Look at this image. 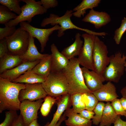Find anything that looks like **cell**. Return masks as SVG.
<instances>
[{
  "mask_svg": "<svg viewBox=\"0 0 126 126\" xmlns=\"http://www.w3.org/2000/svg\"><path fill=\"white\" fill-rule=\"evenodd\" d=\"M25 88V84L16 83L0 77V112L6 110H19L21 102L20 91Z\"/></svg>",
  "mask_w": 126,
  "mask_h": 126,
  "instance_id": "obj_1",
  "label": "cell"
},
{
  "mask_svg": "<svg viewBox=\"0 0 126 126\" xmlns=\"http://www.w3.org/2000/svg\"><path fill=\"white\" fill-rule=\"evenodd\" d=\"M80 64L77 58L69 60L67 66L62 71L65 77L70 95L76 93H92L85 84Z\"/></svg>",
  "mask_w": 126,
  "mask_h": 126,
  "instance_id": "obj_2",
  "label": "cell"
},
{
  "mask_svg": "<svg viewBox=\"0 0 126 126\" xmlns=\"http://www.w3.org/2000/svg\"><path fill=\"white\" fill-rule=\"evenodd\" d=\"M73 11L67 10L63 16L59 17L54 14H50L48 18H44L40 24L41 26L45 27L50 24L54 26L56 24L59 25L61 29L58 30L57 36L59 37H62L64 34V32L70 29H77L85 32L86 33L96 36L102 37L104 35L103 32H97L89 30L79 27L75 25L72 21L71 17L73 15Z\"/></svg>",
  "mask_w": 126,
  "mask_h": 126,
  "instance_id": "obj_3",
  "label": "cell"
},
{
  "mask_svg": "<svg viewBox=\"0 0 126 126\" xmlns=\"http://www.w3.org/2000/svg\"><path fill=\"white\" fill-rule=\"evenodd\" d=\"M42 84L47 95L52 97L56 98L69 94V85L62 72H51Z\"/></svg>",
  "mask_w": 126,
  "mask_h": 126,
  "instance_id": "obj_4",
  "label": "cell"
},
{
  "mask_svg": "<svg viewBox=\"0 0 126 126\" xmlns=\"http://www.w3.org/2000/svg\"><path fill=\"white\" fill-rule=\"evenodd\" d=\"M109 57V63L105 68L103 76L105 81L117 83L125 71L126 53L122 54L119 51Z\"/></svg>",
  "mask_w": 126,
  "mask_h": 126,
  "instance_id": "obj_5",
  "label": "cell"
},
{
  "mask_svg": "<svg viewBox=\"0 0 126 126\" xmlns=\"http://www.w3.org/2000/svg\"><path fill=\"white\" fill-rule=\"evenodd\" d=\"M25 4L21 7V13L15 19L9 21L5 25L8 26H16L22 21H27L30 23L35 16L42 15L46 13L47 10L42 6L40 1L35 0H21Z\"/></svg>",
  "mask_w": 126,
  "mask_h": 126,
  "instance_id": "obj_6",
  "label": "cell"
},
{
  "mask_svg": "<svg viewBox=\"0 0 126 126\" xmlns=\"http://www.w3.org/2000/svg\"><path fill=\"white\" fill-rule=\"evenodd\" d=\"M29 33L20 27L17 29L11 36L5 38L8 52L20 56L27 50L29 44Z\"/></svg>",
  "mask_w": 126,
  "mask_h": 126,
  "instance_id": "obj_7",
  "label": "cell"
},
{
  "mask_svg": "<svg viewBox=\"0 0 126 126\" xmlns=\"http://www.w3.org/2000/svg\"><path fill=\"white\" fill-rule=\"evenodd\" d=\"M108 53L106 45L96 36L92 56L93 70L101 76L109 63Z\"/></svg>",
  "mask_w": 126,
  "mask_h": 126,
  "instance_id": "obj_8",
  "label": "cell"
},
{
  "mask_svg": "<svg viewBox=\"0 0 126 126\" xmlns=\"http://www.w3.org/2000/svg\"><path fill=\"white\" fill-rule=\"evenodd\" d=\"M96 36L86 33L82 34L84 42L77 58L80 65L91 70H93L92 56Z\"/></svg>",
  "mask_w": 126,
  "mask_h": 126,
  "instance_id": "obj_9",
  "label": "cell"
},
{
  "mask_svg": "<svg viewBox=\"0 0 126 126\" xmlns=\"http://www.w3.org/2000/svg\"><path fill=\"white\" fill-rule=\"evenodd\" d=\"M20 27L28 32L30 36L37 38L41 45V52H43L46 47L49 36L55 30H59L61 28L58 24L49 28L42 29L36 28L26 21H22L19 24Z\"/></svg>",
  "mask_w": 126,
  "mask_h": 126,
  "instance_id": "obj_10",
  "label": "cell"
},
{
  "mask_svg": "<svg viewBox=\"0 0 126 126\" xmlns=\"http://www.w3.org/2000/svg\"><path fill=\"white\" fill-rule=\"evenodd\" d=\"M44 101V99H41L33 101L25 100L21 102L19 110L24 126H28L33 121L37 119L38 111Z\"/></svg>",
  "mask_w": 126,
  "mask_h": 126,
  "instance_id": "obj_11",
  "label": "cell"
},
{
  "mask_svg": "<svg viewBox=\"0 0 126 126\" xmlns=\"http://www.w3.org/2000/svg\"><path fill=\"white\" fill-rule=\"evenodd\" d=\"M25 84V88L20 91L19 94L21 102L25 100L35 101L44 99L47 95L42 83Z\"/></svg>",
  "mask_w": 126,
  "mask_h": 126,
  "instance_id": "obj_12",
  "label": "cell"
},
{
  "mask_svg": "<svg viewBox=\"0 0 126 126\" xmlns=\"http://www.w3.org/2000/svg\"><path fill=\"white\" fill-rule=\"evenodd\" d=\"M81 68L86 85L91 91H96L102 86L105 81L103 76L86 68Z\"/></svg>",
  "mask_w": 126,
  "mask_h": 126,
  "instance_id": "obj_13",
  "label": "cell"
},
{
  "mask_svg": "<svg viewBox=\"0 0 126 126\" xmlns=\"http://www.w3.org/2000/svg\"><path fill=\"white\" fill-rule=\"evenodd\" d=\"M40 60L23 62L14 68L0 74V77L12 82L26 72L33 68Z\"/></svg>",
  "mask_w": 126,
  "mask_h": 126,
  "instance_id": "obj_14",
  "label": "cell"
},
{
  "mask_svg": "<svg viewBox=\"0 0 126 126\" xmlns=\"http://www.w3.org/2000/svg\"><path fill=\"white\" fill-rule=\"evenodd\" d=\"M110 16L105 12H99L93 9L91 10L82 20L85 22L93 24L95 28L98 29L105 26L111 21Z\"/></svg>",
  "mask_w": 126,
  "mask_h": 126,
  "instance_id": "obj_15",
  "label": "cell"
},
{
  "mask_svg": "<svg viewBox=\"0 0 126 126\" xmlns=\"http://www.w3.org/2000/svg\"><path fill=\"white\" fill-rule=\"evenodd\" d=\"M51 72H62L68 65L69 60L60 52L54 44L51 46Z\"/></svg>",
  "mask_w": 126,
  "mask_h": 126,
  "instance_id": "obj_16",
  "label": "cell"
},
{
  "mask_svg": "<svg viewBox=\"0 0 126 126\" xmlns=\"http://www.w3.org/2000/svg\"><path fill=\"white\" fill-rule=\"evenodd\" d=\"M92 93L98 101L101 102H111L118 97L116 92V87L110 81H108L101 88L93 92Z\"/></svg>",
  "mask_w": 126,
  "mask_h": 126,
  "instance_id": "obj_17",
  "label": "cell"
},
{
  "mask_svg": "<svg viewBox=\"0 0 126 126\" xmlns=\"http://www.w3.org/2000/svg\"><path fill=\"white\" fill-rule=\"evenodd\" d=\"M56 98L57 109L48 126H54L59 120L63 113L72 105L70 95L69 93Z\"/></svg>",
  "mask_w": 126,
  "mask_h": 126,
  "instance_id": "obj_18",
  "label": "cell"
},
{
  "mask_svg": "<svg viewBox=\"0 0 126 126\" xmlns=\"http://www.w3.org/2000/svg\"><path fill=\"white\" fill-rule=\"evenodd\" d=\"M34 41V38L30 35L28 49L25 52L20 56L23 62L40 60L49 55L40 53L35 44Z\"/></svg>",
  "mask_w": 126,
  "mask_h": 126,
  "instance_id": "obj_19",
  "label": "cell"
},
{
  "mask_svg": "<svg viewBox=\"0 0 126 126\" xmlns=\"http://www.w3.org/2000/svg\"><path fill=\"white\" fill-rule=\"evenodd\" d=\"M64 113L68 117L65 120L67 126H91L92 122L91 120L86 119L79 113L74 112L70 108L66 110Z\"/></svg>",
  "mask_w": 126,
  "mask_h": 126,
  "instance_id": "obj_20",
  "label": "cell"
},
{
  "mask_svg": "<svg viewBox=\"0 0 126 126\" xmlns=\"http://www.w3.org/2000/svg\"><path fill=\"white\" fill-rule=\"evenodd\" d=\"M51 54L41 60L33 68L26 72L35 74L47 78L51 72Z\"/></svg>",
  "mask_w": 126,
  "mask_h": 126,
  "instance_id": "obj_21",
  "label": "cell"
},
{
  "mask_svg": "<svg viewBox=\"0 0 126 126\" xmlns=\"http://www.w3.org/2000/svg\"><path fill=\"white\" fill-rule=\"evenodd\" d=\"M23 62L20 56L8 53L0 59V74L14 68Z\"/></svg>",
  "mask_w": 126,
  "mask_h": 126,
  "instance_id": "obj_22",
  "label": "cell"
},
{
  "mask_svg": "<svg viewBox=\"0 0 126 126\" xmlns=\"http://www.w3.org/2000/svg\"><path fill=\"white\" fill-rule=\"evenodd\" d=\"M81 35L79 33H76L74 42L65 48L61 53L70 60L78 56L83 46L84 42L81 38Z\"/></svg>",
  "mask_w": 126,
  "mask_h": 126,
  "instance_id": "obj_23",
  "label": "cell"
},
{
  "mask_svg": "<svg viewBox=\"0 0 126 126\" xmlns=\"http://www.w3.org/2000/svg\"><path fill=\"white\" fill-rule=\"evenodd\" d=\"M118 115L115 113L110 102L105 104L99 126H111L115 122Z\"/></svg>",
  "mask_w": 126,
  "mask_h": 126,
  "instance_id": "obj_24",
  "label": "cell"
},
{
  "mask_svg": "<svg viewBox=\"0 0 126 126\" xmlns=\"http://www.w3.org/2000/svg\"><path fill=\"white\" fill-rule=\"evenodd\" d=\"M101 1L100 0H83L73 9V15L77 18L84 16L87 10L97 7Z\"/></svg>",
  "mask_w": 126,
  "mask_h": 126,
  "instance_id": "obj_25",
  "label": "cell"
},
{
  "mask_svg": "<svg viewBox=\"0 0 126 126\" xmlns=\"http://www.w3.org/2000/svg\"><path fill=\"white\" fill-rule=\"evenodd\" d=\"M46 78L35 74L25 72L12 82L28 84H42L45 81Z\"/></svg>",
  "mask_w": 126,
  "mask_h": 126,
  "instance_id": "obj_26",
  "label": "cell"
},
{
  "mask_svg": "<svg viewBox=\"0 0 126 126\" xmlns=\"http://www.w3.org/2000/svg\"><path fill=\"white\" fill-rule=\"evenodd\" d=\"M82 94L76 93L70 95L72 108L75 112L79 113L82 110L85 109V104L82 101Z\"/></svg>",
  "mask_w": 126,
  "mask_h": 126,
  "instance_id": "obj_27",
  "label": "cell"
},
{
  "mask_svg": "<svg viewBox=\"0 0 126 126\" xmlns=\"http://www.w3.org/2000/svg\"><path fill=\"white\" fill-rule=\"evenodd\" d=\"M17 16L7 7L0 5V24L4 25L9 21L15 19Z\"/></svg>",
  "mask_w": 126,
  "mask_h": 126,
  "instance_id": "obj_28",
  "label": "cell"
},
{
  "mask_svg": "<svg viewBox=\"0 0 126 126\" xmlns=\"http://www.w3.org/2000/svg\"><path fill=\"white\" fill-rule=\"evenodd\" d=\"M81 98L85 104V109L90 111H93L98 101L93 93L82 94Z\"/></svg>",
  "mask_w": 126,
  "mask_h": 126,
  "instance_id": "obj_29",
  "label": "cell"
},
{
  "mask_svg": "<svg viewBox=\"0 0 126 126\" xmlns=\"http://www.w3.org/2000/svg\"><path fill=\"white\" fill-rule=\"evenodd\" d=\"M56 98L48 95L44 99L40 108L41 113L43 116L46 117L48 115L53 106L56 102Z\"/></svg>",
  "mask_w": 126,
  "mask_h": 126,
  "instance_id": "obj_30",
  "label": "cell"
},
{
  "mask_svg": "<svg viewBox=\"0 0 126 126\" xmlns=\"http://www.w3.org/2000/svg\"><path fill=\"white\" fill-rule=\"evenodd\" d=\"M20 0H0L1 5L5 6L15 13L19 15L21 11Z\"/></svg>",
  "mask_w": 126,
  "mask_h": 126,
  "instance_id": "obj_31",
  "label": "cell"
},
{
  "mask_svg": "<svg viewBox=\"0 0 126 126\" xmlns=\"http://www.w3.org/2000/svg\"><path fill=\"white\" fill-rule=\"evenodd\" d=\"M105 104L103 102H98L93 110L94 115L92 120L93 124L98 125L100 123L102 116Z\"/></svg>",
  "mask_w": 126,
  "mask_h": 126,
  "instance_id": "obj_32",
  "label": "cell"
},
{
  "mask_svg": "<svg viewBox=\"0 0 126 126\" xmlns=\"http://www.w3.org/2000/svg\"><path fill=\"white\" fill-rule=\"evenodd\" d=\"M126 31V18L124 17L121 21L120 26L115 31L113 37L116 43L119 45L124 33Z\"/></svg>",
  "mask_w": 126,
  "mask_h": 126,
  "instance_id": "obj_33",
  "label": "cell"
},
{
  "mask_svg": "<svg viewBox=\"0 0 126 126\" xmlns=\"http://www.w3.org/2000/svg\"><path fill=\"white\" fill-rule=\"evenodd\" d=\"M5 118L0 126H12L18 117L16 111L9 110L5 112Z\"/></svg>",
  "mask_w": 126,
  "mask_h": 126,
  "instance_id": "obj_34",
  "label": "cell"
},
{
  "mask_svg": "<svg viewBox=\"0 0 126 126\" xmlns=\"http://www.w3.org/2000/svg\"><path fill=\"white\" fill-rule=\"evenodd\" d=\"M111 105L116 114L118 115L124 116L126 118V112L123 108L120 102V99L117 98L112 101Z\"/></svg>",
  "mask_w": 126,
  "mask_h": 126,
  "instance_id": "obj_35",
  "label": "cell"
},
{
  "mask_svg": "<svg viewBox=\"0 0 126 126\" xmlns=\"http://www.w3.org/2000/svg\"><path fill=\"white\" fill-rule=\"evenodd\" d=\"M4 28H0V40L12 35L16 30L15 26H8L5 25Z\"/></svg>",
  "mask_w": 126,
  "mask_h": 126,
  "instance_id": "obj_36",
  "label": "cell"
},
{
  "mask_svg": "<svg viewBox=\"0 0 126 126\" xmlns=\"http://www.w3.org/2000/svg\"><path fill=\"white\" fill-rule=\"evenodd\" d=\"M42 6L45 9L54 8L58 4V2L56 0H40Z\"/></svg>",
  "mask_w": 126,
  "mask_h": 126,
  "instance_id": "obj_37",
  "label": "cell"
},
{
  "mask_svg": "<svg viewBox=\"0 0 126 126\" xmlns=\"http://www.w3.org/2000/svg\"><path fill=\"white\" fill-rule=\"evenodd\" d=\"M8 53V47L5 38L0 40V59Z\"/></svg>",
  "mask_w": 126,
  "mask_h": 126,
  "instance_id": "obj_38",
  "label": "cell"
},
{
  "mask_svg": "<svg viewBox=\"0 0 126 126\" xmlns=\"http://www.w3.org/2000/svg\"><path fill=\"white\" fill-rule=\"evenodd\" d=\"M79 113L83 117L89 120L92 119L94 115L93 111H90L86 109L82 110Z\"/></svg>",
  "mask_w": 126,
  "mask_h": 126,
  "instance_id": "obj_39",
  "label": "cell"
},
{
  "mask_svg": "<svg viewBox=\"0 0 126 126\" xmlns=\"http://www.w3.org/2000/svg\"><path fill=\"white\" fill-rule=\"evenodd\" d=\"M12 126H24L23 118L20 114L18 116Z\"/></svg>",
  "mask_w": 126,
  "mask_h": 126,
  "instance_id": "obj_40",
  "label": "cell"
},
{
  "mask_svg": "<svg viewBox=\"0 0 126 126\" xmlns=\"http://www.w3.org/2000/svg\"><path fill=\"white\" fill-rule=\"evenodd\" d=\"M114 126H126V121L122 120L120 115H119L114 123Z\"/></svg>",
  "mask_w": 126,
  "mask_h": 126,
  "instance_id": "obj_41",
  "label": "cell"
},
{
  "mask_svg": "<svg viewBox=\"0 0 126 126\" xmlns=\"http://www.w3.org/2000/svg\"><path fill=\"white\" fill-rule=\"evenodd\" d=\"M49 123L48 122L44 126H41L38 122L37 119H36L31 122L28 126H48Z\"/></svg>",
  "mask_w": 126,
  "mask_h": 126,
  "instance_id": "obj_42",
  "label": "cell"
},
{
  "mask_svg": "<svg viewBox=\"0 0 126 126\" xmlns=\"http://www.w3.org/2000/svg\"><path fill=\"white\" fill-rule=\"evenodd\" d=\"M66 116L64 113L63 115H62L60 118L57 123L54 126H60L62 123L66 119Z\"/></svg>",
  "mask_w": 126,
  "mask_h": 126,
  "instance_id": "obj_43",
  "label": "cell"
},
{
  "mask_svg": "<svg viewBox=\"0 0 126 126\" xmlns=\"http://www.w3.org/2000/svg\"><path fill=\"white\" fill-rule=\"evenodd\" d=\"M120 100L123 108L126 112V98L122 97L120 99Z\"/></svg>",
  "mask_w": 126,
  "mask_h": 126,
  "instance_id": "obj_44",
  "label": "cell"
},
{
  "mask_svg": "<svg viewBox=\"0 0 126 126\" xmlns=\"http://www.w3.org/2000/svg\"><path fill=\"white\" fill-rule=\"evenodd\" d=\"M120 93L122 97L126 98V86L122 89Z\"/></svg>",
  "mask_w": 126,
  "mask_h": 126,
  "instance_id": "obj_45",
  "label": "cell"
},
{
  "mask_svg": "<svg viewBox=\"0 0 126 126\" xmlns=\"http://www.w3.org/2000/svg\"><path fill=\"white\" fill-rule=\"evenodd\" d=\"M125 71L126 72V63L125 65Z\"/></svg>",
  "mask_w": 126,
  "mask_h": 126,
  "instance_id": "obj_46",
  "label": "cell"
}]
</instances>
